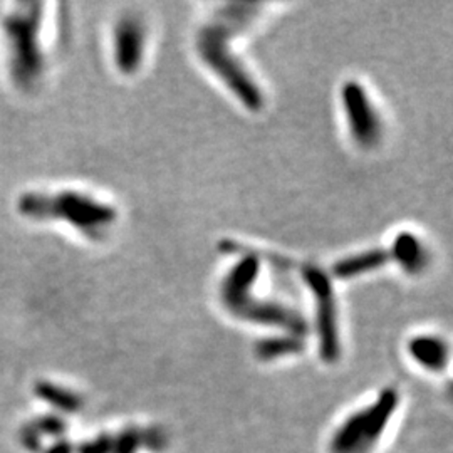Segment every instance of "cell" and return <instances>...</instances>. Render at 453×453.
<instances>
[{
  "label": "cell",
  "instance_id": "cell-1",
  "mask_svg": "<svg viewBox=\"0 0 453 453\" xmlns=\"http://www.w3.org/2000/svg\"><path fill=\"white\" fill-rule=\"evenodd\" d=\"M260 9L262 4L252 2L220 4L200 27L195 39L200 59L249 111H260L264 108V95L259 84L234 54L230 42L249 29L259 16Z\"/></svg>",
  "mask_w": 453,
  "mask_h": 453
},
{
  "label": "cell",
  "instance_id": "cell-2",
  "mask_svg": "<svg viewBox=\"0 0 453 453\" xmlns=\"http://www.w3.org/2000/svg\"><path fill=\"white\" fill-rule=\"evenodd\" d=\"M19 213L33 222H61L84 237L101 241L113 228L118 213L110 203L80 190H31L17 200Z\"/></svg>",
  "mask_w": 453,
  "mask_h": 453
},
{
  "label": "cell",
  "instance_id": "cell-3",
  "mask_svg": "<svg viewBox=\"0 0 453 453\" xmlns=\"http://www.w3.org/2000/svg\"><path fill=\"white\" fill-rule=\"evenodd\" d=\"M259 274L260 259L254 254H245L232 265L220 282V301L226 312L241 321L271 326L304 338L308 323L296 309L275 301H262L254 296L252 289Z\"/></svg>",
  "mask_w": 453,
  "mask_h": 453
},
{
  "label": "cell",
  "instance_id": "cell-4",
  "mask_svg": "<svg viewBox=\"0 0 453 453\" xmlns=\"http://www.w3.org/2000/svg\"><path fill=\"white\" fill-rule=\"evenodd\" d=\"M44 4H16L2 19L11 81L20 91H34L46 74L42 46Z\"/></svg>",
  "mask_w": 453,
  "mask_h": 453
},
{
  "label": "cell",
  "instance_id": "cell-5",
  "mask_svg": "<svg viewBox=\"0 0 453 453\" xmlns=\"http://www.w3.org/2000/svg\"><path fill=\"white\" fill-rule=\"evenodd\" d=\"M299 273L312 294L316 327L319 334V353L324 361L334 363L341 355V341L338 303L333 280L324 269L314 264H303L299 267Z\"/></svg>",
  "mask_w": 453,
  "mask_h": 453
},
{
  "label": "cell",
  "instance_id": "cell-6",
  "mask_svg": "<svg viewBox=\"0 0 453 453\" xmlns=\"http://www.w3.org/2000/svg\"><path fill=\"white\" fill-rule=\"evenodd\" d=\"M396 393L385 391L374 405L368 406L342 423L333 440L334 453H363L370 450L381 437L385 423L396 406Z\"/></svg>",
  "mask_w": 453,
  "mask_h": 453
},
{
  "label": "cell",
  "instance_id": "cell-7",
  "mask_svg": "<svg viewBox=\"0 0 453 453\" xmlns=\"http://www.w3.org/2000/svg\"><path fill=\"white\" fill-rule=\"evenodd\" d=\"M341 103L355 143L365 150L378 145L383 136V125L366 89L357 81L344 82L341 88Z\"/></svg>",
  "mask_w": 453,
  "mask_h": 453
},
{
  "label": "cell",
  "instance_id": "cell-8",
  "mask_svg": "<svg viewBox=\"0 0 453 453\" xmlns=\"http://www.w3.org/2000/svg\"><path fill=\"white\" fill-rule=\"evenodd\" d=\"M146 31L140 17H119L113 29V59L116 69L125 76L140 71L145 56Z\"/></svg>",
  "mask_w": 453,
  "mask_h": 453
},
{
  "label": "cell",
  "instance_id": "cell-9",
  "mask_svg": "<svg viewBox=\"0 0 453 453\" xmlns=\"http://www.w3.org/2000/svg\"><path fill=\"white\" fill-rule=\"evenodd\" d=\"M388 254L389 259L395 260L410 275L421 274L430 260L425 243L411 232L398 234Z\"/></svg>",
  "mask_w": 453,
  "mask_h": 453
},
{
  "label": "cell",
  "instance_id": "cell-10",
  "mask_svg": "<svg viewBox=\"0 0 453 453\" xmlns=\"http://www.w3.org/2000/svg\"><path fill=\"white\" fill-rule=\"evenodd\" d=\"M408 353L420 366L430 372H441L449 365L447 342L432 334H421L408 342Z\"/></svg>",
  "mask_w": 453,
  "mask_h": 453
},
{
  "label": "cell",
  "instance_id": "cell-11",
  "mask_svg": "<svg viewBox=\"0 0 453 453\" xmlns=\"http://www.w3.org/2000/svg\"><path fill=\"white\" fill-rule=\"evenodd\" d=\"M389 254L383 249H370L359 254H353L349 257L340 259L331 269V274L336 279H353L357 275L370 274L389 262Z\"/></svg>",
  "mask_w": 453,
  "mask_h": 453
},
{
  "label": "cell",
  "instance_id": "cell-12",
  "mask_svg": "<svg viewBox=\"0 0 453 453\" xmlns=\"http://www.w3.org/2000/svg\"><path fill=\"white\" fill-rule=\"evenodd\" d=\"M303 346H304V338L284 333L282 336L260 341L256 353L262 361H271L277 357L297 355L303 351Z\"/></svg>",
  "mask_w": 453,
  "mask_h": 453
}]
</instances>
